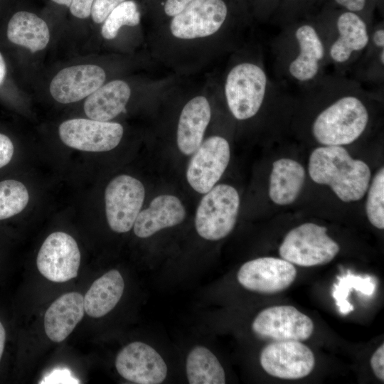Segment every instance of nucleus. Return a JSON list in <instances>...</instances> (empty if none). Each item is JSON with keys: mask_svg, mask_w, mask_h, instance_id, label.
<instances>
[{"mask_svg": "<svg viewBox=\"0 0 384 384\" xmlns=\"http://www.w3.org/2000/svg\"><path fill=\"white\" fill-rule=\"evenodd\" d=\"M335 1L351 12L361 11L366 4V0H335Z\"/></svg>", "mask_w": 384, "mask_h": 384, "instance_id": "obj_36", "label": "nucleus"}, {"mask_svg": "<svg viewBox=\"0 0 384 384\" xmlns=\"http://www.w3.org/2000/svg\"><path fill=\"white\" fill-rule=\"evenodd\" d=\"M6 330L0 320V363L2 360L6 342Z\"/></svg>", "mask_w": 384, "mask_h": 384, "instance_id": "obj_37", "label": "nucleus"}, {"mask_svg": "<svg viewBox=\"0 0 384 384\" xmlns=\"http://www.w3.org/2000/svg\"><path fill=\"white\" fill-rule=\"evenodd\" d=\"M293 264L272 257H260L244 263L238 270V282L245 289L263 294H274L287 289L295 280Z\"/></svg>", "mask_w": 384, "mask_h": 384, "instance_id": "obj_13", "label": "nucleus"}, {"mask_svg": "<svg viewBox=\"0 0 384 384\" xmlns=\"http://www.w3.org/2000/svg\"><path fill=\"white\" fill-rule=\"evenodd\" d=\"M374 44L380 48H384V30L383 28L375 31L373 36Z\"/></svg>", "mask_w": 384, "mask_h": 384, "instance_id": "obj_38", "label": "nucleus"}, {"mask_svg": "<svg viewBox=\"0 0 384 384\" xmlns=\"http://www.w3.org/2000/svg\"><path fill=\"white\" fill-rule=\"evenodd\" d=\"M124 0H94L91 14L92 20L100 23L104 22L110 12Z\"/></svg>", "mask_w": 384, "mask_h": 384, "instance_id": "obj_30", "label": "nucleus"}, {"mask_svg": "<svg viewBox=\"0 0 384 384\" xmlns=\"http://www.w3.org/2000/svg\"><path fill=\"white\" fill-rule=\"evenodd\" d=\"M384 345L377 348L370 358V366L375 375L380 380H384Z\"/></svg>", "mask_w": 384, "mask_h": 384, "instance_id": "obj_33", "label": "nucleus"}, {"mask_svg": "<svg viewBox=\"0 0 384 384\" xmlns=\"http://www.w3.org/2000/svg\"><path fill=\"white\" fill-rule=\"evenodd\" d=\"M379 60H380V63L383 65L384 64V49L383 48H382V50L380 52Z\"/></svg>", "mask_w": 384, "mask_h": 384, "instance_id": "obj_41", "label": "nucleus"}, {"mask_svg": "<svg viewBox=\"0 0 384 384\" xmlns=\"http://www.w3.org/2000/svg\"><path fill=\"white\" fill-rule=\"evenodd\" d=\"M84 302L81 294L72 292L55 300L44 316V329L54 342L64 341L84 316Z\"/></svg>", "mask_w": 384, "mask_h": 384, "instance_id": "obj_17", "label": "nucleus"}, {"mask_svg": "<svg viewBox=\"0 0 384 384\" xmlns=\"http://www.w3.org/2000/svg\"><path fill=\"white\" fill-rule=\"evenodd\" d=\"M192 0H166L164 5L165 13L170 16H174L181 12Z\"/></svg>", "mask_w": 384, "mask_h": 384, "instance_id": "obj_35", "label": "nucleus"}, {"mask_svg": "<svg viewBox=\"0 0 384 384\" xmlns=\"http://www.w3.org/2000/svg\"><path fill=\"white\" fill-rule=\"evenodd\" d=\"M81 255L75 239L63 232L47 237L37 255L40 273L48 280L65 282L78 276Z\"/></svg>", "mask_w": 384, "mask_h": 384, "instance_id": "obj_10", "label": "nucleus"}, {"mask_svg": "<svg viewBox=\"0 0 384 384\" xmlns=\"http://www.w3.org/2000/svg\"><path fill=\"white\" fill-rule=\"evenodd\" d=\"M9 40L35 53L44 49L50 40L47 23L37 15L18 11L11 18L7 28Z\"/></svg>", "mask_w": 384, "mask_h": 384, "instance_id": "obj_24", "label": "nucleus"}, {"mask_svg": "<svg viewBox=\"0 0 384 384\" xmlns=\"http://www.w3.org/2000/svg\"><path fill=\"white\" fill-rule=\"evenodd\" d=\"M327 229L312 223L291 230L279 248L282 259L302 267L323 265L338 253L340 247L326 233Z\"/></svg>", "mask_w": 384, "mask_h": 384, "instance_id": "obj_4", "label": "nucleus"}, {"mask_svg": "<svg viewBox=\"0 0 384 384\" xmlns=\"http://www.w3.org/2000/svg\"><path fill=\"white\" fill-rule=\"evenodd\" d=\"M338 282L334 284L333 297L339 311L343 315L353 311V306L348 301L349 293L354 289L366 296H372L376 285L371 277H361L348 272L343 277H338Z\"/></svg>", "mask_w": 384, "mask_h": 384, "instance_id": "obj_26", "label": "nucleus"}, {"mask_svg": "<svg viewBox=\"0 0 384 384\" xmlns=\"http://www.w3.org/2000/svg\"><path fill=\"white\" fill-rule=\"evenodd\" d=\"M228 9L223 0H192L171 22L174 36L181 39L206 37L224 23Z\"/></svg>", "mask_w": 384, "mask_h": 384, "instance_id": "obj_12", "label": "nucleus"}, {"mask_svg": "<svg viewBox=\"0 0 384 384\" xmlns=\"http://www.w3.org/2000/svg\"><path fill=\"white\" fill-rule=\"evenodd\" d=\"M29 201L28 191L16 180L0 181V220L21 213Z\"/></svg>", "mask_w": 384, "mask_h": 384, "instance_id": "obj_27", "label": "nucleus"}, {"mask_svg": "<svg viewBox=\"0 0 384 384\" xmlns=\"http://www.w3.org/2000/svg\"><path fill=\"white\" fill-rule=\"evenodd\" d=\"M267 85V75L257 65L242 63L234 66L225 84V95L232 114L239 120L255 116L263 102Z\"/></svg>", "mask_w": 384, "mask_h": 384, "instance_id": "obj_5", "label": "nucleus"}, {"mask_svg": "<svg viewBox=\"0 0 384 384\" xmlns=\"http://www.w3.org/2000/svg\"><path fill=\"white\" fill-rule=\"evenodd\" d=\"M308 169L315 183L329 186L344 202L361 199L369 186V166L361 160L353 159L341 146L314 149L309 157Z\"/></svg>", "mask_w": 384, "mask_h": 384, "instance_id": "obj_1", "label": "nucleus"}, {"mask_svg": "<svg viewBox=\"0 0 384 384\" xmlns=\"http://www.w3.org/2000/svg\"><path fill=\"white\" fill-rule=\"evenodd\" d=\"M40 383H79L71 372L65 368L55 369L46 375Z\"/></svg>", "mask_w": 384, "mask_h": 384, "instance_id": "obj_31", "label": "nucleus"}, {"mask_svg": "<svg viewBox=\"0 0 384 384\" xmlns=\"http://www.w3.org/2000/svg\"><path fill=\"white\" fill-rule=\"evenodd\" d=\"M55 3L70 7L72 0H52Z\"/></svg>", "mask_w": 384, "mask_h": 384, "instance_id": "obj_40", "label": "nucleus"}, {"mask_svg": "<svg viewBox=\"0 0 384 384\" xmlns=\"http://www.w3.org/2000/svg\"><path fill=\"white\" fill-rule=\"evenodd\" d=\"M230 146L223 137L213 136L202 142L193 153L186 171L190 186L206 193L218 181L230 161Z\"/></svg>", "mask_w": 384, "mask_h": 384, "instance_id": "obj_11", "label": "nucleus"}, {"mask_svg": "<svg viewBox=\"0 0 384 384\" xmlns=\"http://www.w3.org/2000/svg\"><path fill=\"white\" fill-rule=\"evenodd\" d=\"M14 144L5 134L0 133V169L7 165L14 154Z\"/></svg>", "mask_w": 384, "mask_h": 384, "instance_id": "obj_32", "label": "nucleus"}, {"mask_svg": "<svg viewBox=\"0 0 384 384\" xmlns=\"http://www.w3.org/2000/svg\"><path fill=\"white\" fill-rule=\"evenodd\" d=\"M312 320L293 306H274L265 309L252 324L258 336L273 341L307 340L312 335Z\"/></svg>", "mask_w": 384, "mask_h": 384, "instance_id": "obj_7", "label": "nucleus"}, {"mask_svg": "<svg viewBox=\"0 0 384 384\" xmlns=\"http://www.w3.org/2000/svg\"><path fill=\"white\" fill-rule=\"evenodd\" d=\"M299 52L290 63L289 71L298 81L314 79L319 69V63L325 51L324 44L315 28L308 24L301 26L295 33Z\"/></svg>", "mask_w": 384, "mask_h": 384, "instance_id": "obj_20", "label": "nucleus"}, {"mask_svg": "<svg viewBox=\"0 0 384 384\" xmlns=\"http://www.w3.org/2000/svg\"><path fill=\"white\" fill-rule=\"evenodd\" d=\"M190 384H224L225 374L216 356L207 348L198 346L188 353L186 363Z\"/></svg>", "mask_w": 384, "mask_h": 384, "instance_id": "obj_25", "label": "nucleus"}, {"mask_svg": "<svg viewBox=\"0 0 384 384\" xmlns=\"http://www.w3.org/2000/svg\"><path fill=\"white\" fill-rule=\"evenodd\" d=\"M185 217V208L177 197L159 196L146 209L139 213L133 225L134 233L139 238H148L161 229L181 223Z\"/></svg>", "mask_w": 384, "mask_h": 384, "instance_id": "obj_16", "label": "nucleus"}, {"mask_svg": "<svg viewBox=\"0 0 384 384\" xmlns=\"http://www.w3.org/2000/svg\"><path fill=\"white\" fill-rule=\"evenodd\" d=\"M260 362L269 375L296 380L309 375L315 366L311 350L298 341H273L261 351Z\"/></svg>", "mask_w": 384, "mask_h": 384, "instance_id": "obj_8", "label": "nucleus"}, {"mask_svg": "<svg viewBox=\"0 0 384 384\" xmlns=\"http://www.w3.org/2000/svg\"><path fill=\"white\" fill-rule=\"evenodd\" d=\"M144 196L143 184L131 176L119 175L111 180L105 192L110 228L119 233L129 231L140 212Z\"/></svg>", "mask_w": 384, "mask_h": 384, "instance_id": "obj_6", "label": "nucleus"}, {"mask_svg": "<svg viewBox=\"0 0 384 384\" xmlns=\"http://www.w3.org/2000/svg\"><path fill=\"white\" fill-rule=\"evenodd\" d=\"M370 223L378 229L384 228V169L375 175L368 189L366 205Z\"/></svg>", "mask_w": 384, "mask_h": 384, "instance_id": "obj_29", "label": "nucleus"}, {"mask_svg": "<svg viewBox=\"0 0 384 384\" xmlns=\"http://www.w3.org/2000/svg\"><path fill=\"white\" fill-rule=\"evenodd\" d=\"M130 95L131 90L127 82L112 80L87 96L84 111L91 119L108 122L124 110Z\"/></svg>", "mask_w": 384, "mask_h": 384, "instance_id": "obj_19", "label": "nucleus"}, {"mask_svg": "<svg viewBox=\"0 0 384 384\" xmlns=\"http://www.w3.org/2000/svg\"><path fill=\"white\" fill-rule=\"evenodd\" d=\"M105 78V70L95 65L68 67L54 76L50 85V92L58 102H75L101 87Z\"/></svg>", "mask_w": 384, "mask_h": 384, "instance_id": "obj_15", "label": "nucleus"}, {"mask_svg": "<svg viewBox=\"0 0 384 384\" xmlns=\"http://www.w3.org/2000/svg\"><path fill=\"white\" fill-rule=\"evenodd\" d=\"M6 75V64L0 53V85L4 82Z\"/></svg>", "mask_w": 384, "mask_h": 384, "instance_id": "obj_39", "label": "nucleus"}, {"mask_svg": "<svg viewBox=\"0 0 384 384\" xmlns=\"http://www.w3.org/2000/svg\"><path fill=\"white\" fill-rule=\"evenodd\" d=\"M94 0H72L70 11L71 14L79 18H85L91 14Z\"/></svg>", "mask_w": 384, "mask_h": 384, "instance_id": "obj_34", "label": "nucleus"}, {"mask_svg": "<svg viewBox=\"0 0 384 384\" xmlns=\"http://www.w3.org/2000/svg\"><path fill=\"white\" fill-rule=\"evenodd\" d=\"M305 176V170L299 162L287 158L275 161L270 178L271 200L280 206L292 203L302 191Z\"/></svg>", "mask_w": 384, "mask_h": 384, "instance_id": "obj_21", "label": "nucleus"}, {"mask_svg": "<svg viewBox=\"0 0 384 384\" xmlns=\"http://www.w3.org/2000/svg\"><path fill=\"white\" fill-rule=\"evenodd\" d=\"M368 111L357 97H342L324 110L315 119L312 134L324 146H342L356 140L365 131Z\"/></svg>", "mask_w": 384, "mask_h": 384, "instance_id": "obj_2", "label": "nucleus"}, {"mask_svg": "<svg viewBox=\"0 0 384 384\" xmlns=\"http://www.w3.org/2000/svg\"><path fill=\"white\" fill-rule=\"evenodd\" d=\"M239 206V195L234 187L214 186L197 208L195 227L198 234L212 241L226 237L235 227Z\"/></svg>", "mask_w": 384, "mask_h": 384, "instance_id": "obj_3", "label": "nucleus"}, {"mask_svg": "<svg viewBox=\"0 0 384 384\" xmlns=\"http://www.w3.org/2000/svg\"><path fill=\"white\" fill-rule=\"evenodd\" d=\"M124 288L122 276L112 270L96 279L83 298L84 310L91 317L100 318L112 311L120 300Z\"/></svg>", "mask_w": 384, "mask_h": 384, "instance_id": "obj_22", "label": "nucleus"}, {"mask_svg": "<svg viewBox=\"0 0 384 384\" xmlns=\"http://www.w3.org/2000/svg\"><path fill=\"white\" fill-rule=\"evenodd\" d=\"M210 119V107L205 97H195L186 104L177 129V144L183 154L191 155L199 147Z\"/></svg>", "mask_w": 384, "mask_h": 384, "instance_id": "obj_18", "label": "nucleus"}, {"mask_svg": "<svg viewBox=\"0 0 384 384\" xmlns=\"http://www.w3.org/2000/svg\"><path fill=\"white\" fill-rule=\"evenodd\" d=\"M58 132L62 142L71 148L102 152L115 148L124 130L119 123L78 118L63 122Z\"/></svg>", "mask_w": 384, "mask_h": 384, "instance_id": "obj_9", "label": "nucleus"}, {"mask_svg": "<svg viewBox=\"0 0 384 384\" xmlns=\"http://www.w3.org/2000/svg\"><path fill=\"white\" fill-rule=\"evenodd\" d=\"M140 21V14L132 1H123L114 8L104 21L101 33L107 40L114 38L122 26H135Z\"/></svg>", "mask_w": 384, "mask_h": 384, "instance_id": "obj_28", "label": "nucleus"}, {"mask_svg": "<svg viewBox=\"0 0 384 384\" xmlns=\"http://www.w3.org/2000/svg\"><path fill=\"white\" fill-rule=\"evenodd\" d=\"M338 36L331 45L330 55L333 60L343 63L353 53L363 50L369 42L366 23L351 11L341 14L337 20Z\"/></svg>", "mask_w": 384, "mask_h": 384, "instance_id": "obj_23", "label": "nucleus"}, {"mask_svg": "<svg viewBox=\"0 0 384 384\" xmlns=\"http://www.w3.org/2000/svg\"><path fill=\"white\" fill-rule=\"evenodd\" d=\"M115 367L122 378L138 384L161 383L168 370L160 354L140 341L128 344L118 353Z\"/></svg>", "mask_w": 384, "mask_h": 384, "instance_id": "obj_14", "label": "nucleus"}]
</instances>
